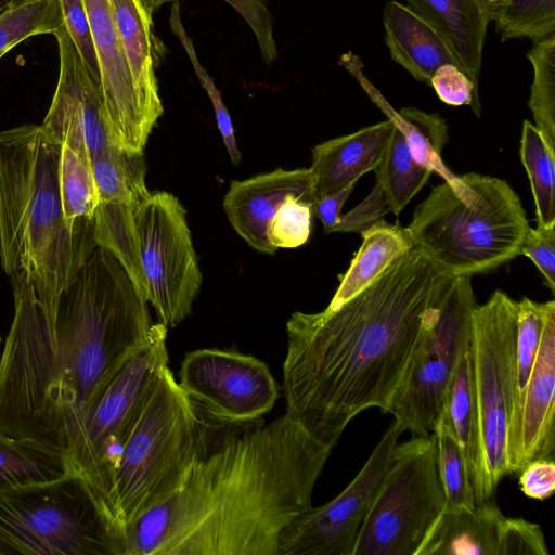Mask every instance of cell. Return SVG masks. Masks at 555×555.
I'll return each mask as SVG.
<instances>
[{"mask_svg":"<svg viewBox=\"0 0 555 555\" xmlns=\"http://www.w3.org/2000/svg\"><path fill=\"white\" fill-rule=\"evenodd\" d=\"M61 145L41 126L0 132V260L23 274L46 312L98 246L94 223L73 229L64 219L59 166Z\"/></svg>","mask_w":555,"mask_h":555,"instance_id":"4","label":"cell"},{"mask_svg":"<svg viewBox=\"0 0 555 555\" xmlns=\"http://www.w3.org/2000/svg\"><path fill=\"white\" fill-rule=\"evenodd\" d=\"M521 492L534 500H546L555 491V463L552 459H539L528 463L519 472Z\"/></svg>","mask_w":555,"mask_h":555,"instance_id":"46","label":"cell"},{"mask_svg":"<svg viewBox=\"0 0 555 555\" xmlns=\"http://www.w3.org/2000/svg\"><path fill=\"white\" fill-rule=\"evenodd\" d=\"M169 23L172 33L180 40L182 47L184 48L186 54L189 55L202 87L205 89L212 103L218 129L220 134L222 135L223 142L228 150L230 160L232 162L233 165L238 166L241 164L242 158L236 144L233 124L230 114L222 101L220 91L215 85L214 79L209 76L205 67L201 64L195 52L193 42L183 27L180 16V4L178 0L172 2Z\"/></svg>","mask_w":555,"mask_h":555,"instance_id":"38","label":"cell"},{"mask_svg":"<svg viewBox=\"0 0 555 555\" xmlns=\"http://www.w3.org/2000/svg\"><path fill=\"white\" fill-rule=\"evenodd\" d=\"M501 40L555 35V0H494L493 18Z\"/></svg>","mask_w":555,"mask_h":555,"instance_id":"35","label":"cell"},{"mask_svg":"<svg viewBox=\"0 0 555 555\" xmlns=\"http://www.w3.org/2000/svg\"><path fill=\"white\" fill-rule=\"evenodd\" d=\"M167 331L160 322L152 324L146 339L116 369L86 410L69 452L74 469L113 515V480L124 446L168 365Z\"/></svg>","mask_w":555,"mask_h":555,"instance_id":"8","label":"cell"},{"mask_svg":"<svg viewBox=\"0 0 555 555\" xmlns=\"http://www.w3.org/2000/svg\"><path fill=\"white\" fill-rule=\"evenodd\" d=\"M146 12L152 16L162 5L176 0H140Z\"/></svg>","mask_w":555,"mask_h":555,"instance_id":"48","label":"cell"},{"mask_svg":"<svg viewBox=\"0 0 555 555\" xmlns=\"http://www.w3.org/2000/svg\"><path fill=\"white\" fill-rule=\"evenodd\" d=\"M90 168L100 202L134 203L149 191L144 154L126 152L112 145Z\"/></svg>","mask_w":555,"mask_h":555,"instance_id":"32","label":"cell"},{"mask_svg":"<svg viewBox=\"0 0 555 555\" xmlns=\"http://www.w3.org/2000/svg\"><path fill=\"white\" fill-rule=\"evenodd\" d=\"M437 440L438 468L443 487L444 509H474L476 500L466 460L453 437L440 425Z\"/></svg>","mask_w":555,"mask_h":555,"instance_id":"37","label":"cell"},{"mask_svg":"<svg viewBox=\"0 0 555 555\" xmlns=\"http://www.w3.org/2000/svg\"><path fill=\"white\" fill-rule=\"evenodd\" d=\"M113 18L140 98L154 120L164 108L156 79L152 16L140 0H108Z\"/></svg>","mask_w":555,"mask_h":555,"instance_id":"24","label":"cell"},{"mask_svg":"<svg viewBox=\"0 0 555 555\" xmlns=\"http://www.w3.org/2000/svg\"><path fill=\"white\" fill-rule=\"evenodd\" d=\"M331 451L286 414L228 434L171 496L124 527V555H278Z\"/></svg>","mask_w":555,"mask_h":555,"instance_id":"3","label":"cell"},{"mask_svg":"<svg viewBox=\"0 0 555 555\" xmlns=\"http://www.w3.org/2000/svg\"><path fill=\"white\" fill-rule=\"evenodd\" d=\"M503 518L493 498L474 509H443L416 555H495Z\"/></svg>","mask_w":555,"mask_h":555,"instance_id":"23","label":"cell"},{"mask_svg":"<svg viewBox=\"0 0 555 555\" xmlns=\"http://www.w3.org/2000/svg\"><path fill=\"white\" fill-rule=\"evenodd\" d=\"M546 309L547 301L537 302L525 297L522 300L517 302L515 343L517 402L516 414L509 433V456L517 430L524 392L539 350Z\"/></svg>","mask_w":555,"mask_h":555,"instance_id":"36","label":"cell"},{"mask_svg":"<svg viewBox=\"0 0 555 555\" xmlns=\"http://www.w3.org/2000/svg\"><path fill=\"white\" fill-rule=\"evenodd\" d=\"M451 275L415 246L335 309L286 322L285 414L333 447L359 413H388L428 308Z\"/></svg>","mask_w":555,"mask_h":555,"instance_id":"2","label":"cell"},{"mask_svg":"<svg viewBox=\"0 0 555 555\" xmlns=\"http://www.w3.org/2000/svg\"><path fill=\"white\" fill-rule=\"evenodd\" d=\"M354 185L356 184L349 185L313 202L311 206L312 215L322 221L325 233L334 232V228L343 215L341 208L351 195Z\"/></svg>","mask_w":555,"mask_h":555,"instance_id":"47","label":"cell"},{"mask_svg":"<svg viewBox=\"0 0 555 555\" xmlns=\"http://www.w3.org/2000/svg\"><path fill=\"white\" fill-rule=\"evenodd\" d=\"M443 39L456 65L478 88L482 49L494 0H406Z\"/></svg>","mask_w":555,"mask_h":555,"instance_id":"20","label":"cell"},{"mask_svg":"<svg viewBox=\"0 0 555 555\" xmlns=\"http://www.w3.org/2000/svg\"><path fill=\"white\" fill-rule=\"evenodd\" d=\"M311 205L288 196L267 227V237L274 249L296 248L307 243L311 233Z\"/></svg>","mask_w":555,"mask_h":555,"instance_id":"39","label":"cell"},{"mask_svg":"<svg viewBox=\"0 0 555 555\" xmlns=\"http://www.w3.org/2000/svg\"><path fill=\"white\" fill-rule=\"evenodd\" d=\"M555 301L547 309L537 358L528 379L511 450L512 474L528 463L552 459L555 447Z\"/></svg>","mask_w":555,"mask_h":555,"instance_id":"18","label":"cell"},{"mask_svg":"<svg viewBox=\"0 0 555 555\" xmlns=\"http://www.w3.org/2000/svg\"><path fill=\"white\" fill-rule=\"evenodd\" d=\"M1 1H4V0H0V2H1Z\"/></svg>","mask_w":555,"mask_h":555,"instance_id":"49","label":"cell"},{"mask_svg":"<svg viewBox=\"0 0 555 555\" xmlns=\"http://www.w3.org/2000/svg\"><path fill=\"white\" fill-rule=\"evenodd\" d=\"M444 505L435 434L397 442L351 555H416Z\"/></svg>","mask_w":555,"mask_h":555,"instance_id":"10","label":"cell"},{"mask_svg":"<svg viewBox=\"0 0 555 555\" xmlns=\"http://www.w3.org/2000/svg\"><path fill=\"white\" fill-rule=\"evenodd\" d=\"M178 383L202 414L223 424L254 422L267 414L279 397L268 365L233 350L188 352Z\"/></svg>","mask_w":555,"mask_h":555,"instance_id":"13","label":"cell"},{"mask_svg":"<svg viewBox=\"0 0 555 555\" xmlns=\"http://www.w3.org/2000/svg\"><path fill=\"white\" fill-rule=\"evenodd\" d=\"M100 68L106 126L116 147L144 154L156 120L137 90L108 0H83Z\"/></svg>","mask_w":555,"mask_h":555,"instance_id":"16","label":"cell"},{"mask_svg":"<svg viewBox=\"0 0 555 555\" xmlns=\"http://www.w3.org/2000/svg\"><path fill=\"white\" fill-rule=\"evenodd\" d=\"M360 78L363 88L402 131L414 160L429 171L438 173L443 181L451 179L454 173L444 165L441 156L448 142L446 120L437 113H426L415 107H403L396 112L362 75Z\"/></svg>","mask_w":555,"mask_h":555,"instance_id":"27","label":"cell"},{"mask_svg":"<svg viewBox=\"0 0 555 555\" xmlns=\"http://www.w3.org/2000/svg\"><path fill=\"white\" fill-rule=\"evenodd\" d=\"M437 425L453 437L466 460L476 505L487 501L483 495V453L470 346L463 352L450 379Z\"/></svg>","mask_w":555,"mask_h":555,"instance_id":"21","label":"cell"},{"mask_svg":"<svg viewBox=\"0 0 555 555\" xmlns=\"http://www.w3.org/2000/svg\"><path fill=\"white\" fill-rule=\"evenodd\" d=\"M124 555L122 528L73 470L0 493V555Z\"/></svg>","mask_w":555,"mask_h":555,"instance_id":"7","label":"cell"},{"mask_svg":"<svg viewBox=\"0 0 555 555\" xmlns=\"http://www.w3.org/2000/svg\"><path fill=\"white\" fill-rule=\"evenodd\" d=\"M142 270L150 302L167 328L191 314L202 273L186 211L171 193L147 191L133 203Z\"/></svg>","mask_w":555,"mask_h":555,"instance_id":"12","label":"cell"},{"mask_svg":"<svg viewBox=\"0 0 555 555\" xmlns=\"http://www.w3.org/2000/svg\"><path fill=\"white\" fill-rule=\"evenodd\" d=\"M401 434L393 422L343 492L324 505L311 506L284 529L278 555H351Z\"/></svg>","mask_w":555,"mask_h":555,"instance_id":"14","label":"cell"},{"mask_svg":"<svg viewBox=\"0 0 555 555\" xmlns=\"http://www.w3.org/2000/svg\"><path fill=\"white\" fill-rule=\"evenodd\" d=\"M528 229L512 186L475 172L435 186L408 227L413 246L451 276L487 273L514 259Z\"/></svg>","mask_w":555,"mask_h":555,"instance_id":"5","label":"cell"},{"mask_svg":"<svg viewBox=\"0 0 555 555\" xmlns=\"http://www.w3.org/2000/svg\"><path fill=\"white\" fill-rule=\"evenodd\" d=\"M430 86L443 103L452 106L469 105L477 116L480 115L478 88L457 65L440 66L433 75Z\"/></svg>","mask_w":555,"mask_h":555,"instance_id":"42","label":"cell"},{"mask_svg":"<svg viewBox=\"0 0 555 555\" xmlns=\"http://www.w3.org/2000/svg\"><path fill=\"white\" fill-rule=\"evenodd\" d=\"M10 279L14 315L0 359V431L69 460L90 402L150 333L147 301L101 246L52 312L43 310L23 274Z\"/></svg>","mask_w":555,"mask_h":555,"instance_id":"1","label":"cell"},{"mask_svg":"<svg viewBox=\"0 0 555 555\" xmlns=\"http://www.w3.org/2000/svg\"><path fill=\"white\" fill-rule=\"evenodd\" d=\"M362 244L327 308L335 309L378 278L398 257L413 247L408 228L380 220L361 233Z\"/></svg>","mask_w":555,"mask_h":555,"instance_id":"25","label":"cell"},{"mask_svg":"<svg viewBox=\"0 0 555 555\" xmlns=\"http://www.w3.org/2000/svg\"><path fill=\"white\" fill-rule=\"evenodd\" d=\"M527 57L533 67L528 105L535 127L555 150V35L534 41Z\"/></svg>","mask_w":555,"mask_h":555,"instance_id":"34","label":"cell"},{"mask_svg":"<svg viewBox=\"0 0 555 555\" xmlns=\"http://www.w3.org/2000/svg\"><path fill=\"white\" fill-rule=\"evenodd\" d=\"M517 301L495 291L472 315V358L483 453V495L511 475L509 433L516 414Z\"/></svg>","mask_w":555,"mask_h":555,"instance_id":"11","label":"cell"},{"mask_svg":"<svg viewBox=\"0 0 555 555\" xmlns=\"http://www.w3.org/2000/svg\"><path fill=\"white\" fill-rule=\"evenodd\" d=\"M520 157L531 185L537 227H555V150L528 120L522 125Z\"/></svg>","mask_w":555,"mask_h":555,"instance_id":"29","label":"cell"},{"mask_svg":"<svg viewBox=\"0 0 555 555\" xmlns=\"http://www.w3.org/2000/svg\"><path fill=\"white\" fill-rule=\"evenodd\" d=\"M207 425L175 378L160 372L121 452L112 505L124 527L171 496L208 452Z\"/></svg>","mask_w":555,"mask_h":555,"instance_id":"6","label":"cell"},{"mask_svg":"<svg viewBox=\"0 0 555 555\" xmlns=\"http://www.w3.org/2000/svg\"><path fill=\"white\" fill-rule=\"evenodd\" d=\"M294 196L311 206L314 179L310 168L273 171L245 180H234L223 198V209L235 232L259 253L273 255L267 227L286 197Z\"/></svg>","mask_w":555,"mask_h":555,"instance_id":"17","label":"cell"},{"mask_svg":"<svg viewBox=\"0 0 555 555\" xmlns=\"http://www.w3.org/2000/svg\"><path fill=\"white\" fill-rule=\"evenodd\" d=\"M0 341H1V337H0Z\"/></svg>","mask_w":555,"mask_h":555,"instance_id":"50","label":"cell"},{"mask_svg":"<svg viewBox=\"0 0 555 555\" xmlns=\"http://www.w3.org/2000/svg\"><path fill=\"white\" fill-rule=\"evenodd\" d=\"M63 25L60 0L0 2V59L25 39L54 34Z\"/></svg>","mask_w":555,"mask_h":555,"instance_id":"33","label":"cell"},{"mask_svg":"<svg viewBox=\"0 0 555 555\" xmlns=\"http://www.w3.org/2000/svg\"><path fill=\"white\" fill-rule=\"evenodd\" d=\"M383 22L392 60L416 80L430 86L435 72L455 60L440 35L409 7L387 2Z\"/></svg>","mask_w":555,"mask_h":555,"instance_id":"22","label":"cell"},{"mask_svg":"<svg viewBox=\"0 0 555 555\" xmlns=\"http://www.w3.org/2000/svg\"><path fill=\"white\" fill-rule=\"evenodd\" d=\"M374 172L396 216L425 185L431 173L414 160L402 131L396 125L385 155Z\"/></svg>","mask_w":555,"mask_h":555,"instance_id":"30","label":"cell"},{"mask_svg":"<svg viewBox=\"0 0 555 555\" xmlns=\"http://www.w3.org/2000/svg\"><path fill=\"white\" fill-rule=\"evenodd\" d=\"M63 25L91 76L100 85V68L83 0H60Z\"/></svg>","mask_w":555,"mask_h":555,"instance_id":"41","label":"cell"},{"mask_svg":"<svg viewBox=\"0 0 555 555\" xmlns=\"http://www.w3.org/2000/svg\"><path fill=\"white\" fill-rule=\"evenodd\" d=\"M94 238L98 246L111 251L121 263L138 292L146 300L147 288L133 218V203L100 202L94 215Z\"/></svg>","mask_w":555,"mask_h":555,"instance_id":"28","label":"cell"},{"mask_svg":"<svg viewBox=\"0 0 555 555\" xmlns=\"http://www.w3.org/2000/svg\"><path fill=\"white\" fill-rule=\"evenodd\" d=\"M59 181L67 224L73 229L93 224L100 201L90 165L66 145H61Z\"/></svg>","mask_w":555,"mask_h":555,"instance_id":"31","label":"cell"},{"mask_svg":"<svg viewBox=\"0 0 555 555\" xmlns=\"http://www.w3.org/2000/svg\"><path fill=\"white\" fill-rule=\"evenodd\" d=\"M472 276H451L428 308L404 376L388 413L403 433L427 436L438 424L447 388L470 346L476 304Z\"/></svg>","mask_w":555,"mask_h":555,"instance_id":"9","label":"cell"},{"mask_svg":"<svg viewBox=\"0 0 555 555\" xmlns=\"http://www.w3.org/2000/svg\"><path fill=\"white\" fill-rule=\"evenodd\" d=\"M393 130L395 122L388 118L315 145L310 167L314 179V198L356 184L362 175L374 171L385 155Z\"/></svg>","mask_w":555,"mask_h":555,"instance_id":"19","label":"cell"},{"mask_svg":"<svg viewBox=\"0 0 555 555\" xmlns=\"http://www.w3.org/2000/svg\"><path fill=\"white\" fill-rule=\"evenodd\" d=\"M520 255L530 258L544 276L546 286L555 292V227H529Z\"/></svg>","mask_w":555,"mask_h":555,"instance_id":"45","label":"cell"},{"mask_svg":"<svg viewBox=\"0 0 555 555\" xmlns=\"http://www.w3.org/2000/svg\"><path fill=\"white\" fill-rule=\"evenodd\" d=\"M75 470L67 456L37 441L0 431V493L59 479Z\"/></svg>","mask_w":555,"mask_h":555,"instance_id":"26","label":"cell"},{"mask_svg":"<svg viewBox=\"0 0 555 555\" xmlns=\"http://www.w3.org/2000/svg\"><path fill=\"white\" fill-rule=\"evenodd\" d=\"M53 35L59 46L60 70L41 128L51 140L68 146L91 165L113 145L102 91L65 26L62 25Z\"/></svg>","mask_w":555,"mask_h":555,"instance_id":"15","label":"cell"},{"mask_svg":"<svg viewBox=\"0 0 555 555\" xmlns=\"http://www.w3.org/2000/svg\"><path fill=\"white\" fill-rule=\"evenodd\" d=\"M391 212L390 205L379 181L376 180L371 193L353 209L341 215L334 232L362 233Z\"/></svg>","mask_w":555,"mask_h":555,"instance_id":"44","label":"cell"},{"mask_svg":"<svg viewBox=\"0 0 555 555\" xmlns=\"http://www.w3.org/2000/svg\"><path fill=\"white\" fill-rule=\"evenodd\" d=\"M224 1L230 3L251 28L264 62L271 64L276 60L278 49L273 37V18L263 0Z\"/></svg>","mask_w":555,"mask_h":555,"instance_id":"43","label":"cell"},{"mask_svg":"<svg viewBox=\"0 0 555 555\" xmlns=\"http://www.w3.org/2000/svg\"><path fill=\"white\" fill-rule=\"evenodd\" d=\"M540 525L524 518L502 519L495 555H548Z\"/></svg>","mask_w":555,"mask_h":555,"instance_id":"40","label":"cell"}]
</instances>
